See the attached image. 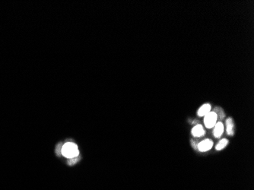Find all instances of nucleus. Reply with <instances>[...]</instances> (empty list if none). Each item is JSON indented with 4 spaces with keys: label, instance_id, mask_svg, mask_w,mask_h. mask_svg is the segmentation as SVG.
<instances>
[{
    "label": "nucleus",
    "instance_id": "nucleus-5",
    "mask_svg": "<svg viewBox=\"0 0 254 190\" xmlns=\"http://www.w3.org/2000/svg\"><path fill=\"white\" fill-rule=\"evenodd\" d=\"M211 110V105L209 103H206V104L202 105L199 110H198V115L199 116H205L207 113H209Z\"/></svg>",
    "mask_w": 254,
    "mask_h": 190
},
{
    "label": "nucleus",
    "instance_id": "nucleus-8",
    "mask_svg": "<svg viewBox=\"0 0 254 190\" xmlns=\"http://www.w3.org/2000/svg\"><path fill=\"white\" fill-rule=\"evenodd\" d=\"M228 141L227 140V139H225V138L222 139V140L220 141V142H218V145H216V147H215L216 150H218H218H222L224 147H226V145H228Z\"/></svg>",
    "mask_w": 254,
    "mask_h": 190
},
{
    "label": "nucleus",
    "instance_id": "nucleus-1",
    "mask_svg": "<svg viewBox=\"0 0 254 190\" xmlns=\"http://www.w3.org/2000/svg\"><path fill=\"white\" fill-rule=\"evenodd\" d=\"M62 154L68 158L77 157L79 154V149L77 145L72 142H67L62 148Z\"/></svg>",
    "mask_w": 254,
    "mask_h": 190
},
{
    "label": "nucleus",
    "instance_id": "nucleus-7",
    "mask_svg": "<svg viewBox=\"0 0 254 190\" xmlns=\"http://www.w3.org/2000/svg\"><path fill=\"white\" fill-rule=\"evenodd\" d=\"M227 125V133L230 135H234V123L233 120L231 118H228L226 120Z\"/></svg>",
    "mask_w": 254,
    "mask_h": 190
},
{
    "label": "nucleus",
    "instance_id": "nucleus-2",
    "mask_svg": "<svg viewBox=\"0 0 254 190\" xmlns=\"http://www.w3.org/2000/svg\"><path fill=\"white\" fill-rule=\"evenodd\" d=\"M217 116L215 112H209L205 116L204 123L206 126L209 129H211L215 126L217 122Z\"/></svg>",
    "mask_w": 254,
    "mask_h": 190
},
{
    "label": "nucleus",
    "instance_id": "nucleus-6",
    "mask_svg": "<svg viewBox=\"0 0 254 190\" xmlns=\"http://www.w3.org/2000/svg\"><path fill=\"white\" fill-rule=\"evenodd\" d=\"M192 134H193V135L195 137L202 136V135L205 134V131H204V129H203L202 125H196V126L193 129Z\"/></svg>",
    "mask_w": 254,
    "mask_h": 190
},
{
    "label": "nucleus",
    "instance_id": "nucleus-3",
    "mask_svg": "<svg viewBox=\"0 0 254 190\" xmlns=\"http://www.w3.org/2000/svg\"><path fill=\"white\" fill-rule=\"evenodd\" d=\"M213 146V142H211L210 139H206V140L202 141L198 145V148L200 152H205L209 151Z\"/></svg>",
    "mask_w": 254,
    "mask_h": 190
},
{
    "label": "nucleus",
    "instance_id": "nucleus-4",
    "mask_svg": "<svg viewBox=\"0 0 254 190\" xmlns=\"http://www.w3.org/2000/svg\"><path fill=\"white\" fill-rule=\"evenodd\" d=\"M223 132H224V125H223L222 123H221V122L216 123L215 125L214 132H213L215 137V138H219V137H221Z\"/></svg>",
    "mask_w": 254,
    "mask_h": 190
}]
</instances>
